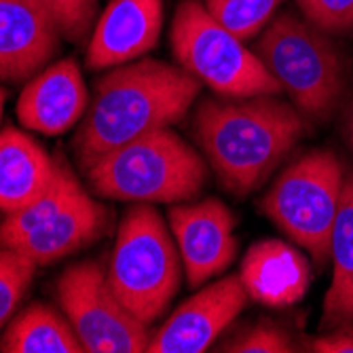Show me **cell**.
<instances>
[{"label":"cell","mask_w":353,"mask_h":353,"mask_svg":"<svg viewBox=\"0 0 353 353\" xmlns=\"http://www.w3.org/2000/svg\"><path fill=\"white\" fill-rule=\"evenodd\" d=\"M201 83L161 59H136L95 81L74 154L87 170L106 152L150 132L176 125L195 104Z\"/></svg>","instance_id":"cell-1"},{"label":"cell","mask_w":353,"mask_h":353,"mask_svg":"<svg viewBox=\"0 0 353 353\" xmlns=\"http://www.w3.org/2000/svg\"><path fill=\"white\" fill-rule=\"evenodd\" d=\"M307 117L275 95L210 98L195 114L205 161L231 195L259 188L307 130Z\"/></svg>","instance_id":"cell-2"},{"label":"cell","mask_w":353,"mask_h":353,"mask_svg":"<svg viewBox=\"0 0 353 353\" xmlns=\"http://www.w3.org/2000/svg\"><path fill=\"white\" fill-rule=\"evenodd\" d=\"M95 195L127 203H182L208 182V163L170 127L127 142L87 170Z\"/></svg>","instance_id":"cell-3"},{"label":"cell","mask_w":353,"mask_h":353,"mask_svg":"<svg viewBox=\"0 0 353 353\" xmlns=\"http://www.w3.org/2000/svg\"><path fill=\"white\" fill-rule=\"evenodd\" d=\"M106 275L119 301L146 326L168 311L182 281V259L154 205L134 203L125 212Z\"/></svg>","instance_id":"cell-4"},{"label":"cell","mask_w":353,"mask_h":353,"mask_svg":"<svg viewBox=\"0 0 353 353\" xmlns=\"http://www.w3.org/2000/svg\"><path fill=\"white\" fill-rule=\"evenodd\" d=\"M256 53L307 119L326 121L332 114L343 95L345 74L328 32L307 17L281 13L261 32Z\"/></svg>","instance_id":"cell-5"},{"label":"cell","mask_w":353,"mask_h":353,"mask_svg":"<svg viewBox=\"0 0 353 353\" xmlns=\"http://www.w3.org/2000/svg\"><path fill=\"white\" fill-rule=\"evenodd\" d=\"M170 41L178 66L220 98L281 93V85L259 53L218 23L199 0H184L178 5Z\"/></svg>","instance_id":"cell-6"},{"label":"cell","mask_w":353,"mask_h":353,"mask_svg":"<svg viewBox=\"0 0 353 353\" xmlns=\"http://www.w3.org/2000/svg\"><path fill=\"white\" fill-rule=\"evenodd\" d=\"M343 163L330 150H313L285 168L263 197V212L303 248L315 265H328L339 216Z\"/></svg>","instance_id":"cell-7"},{"label":"cell","mask_w":353,"mask_h":353,"mask_svg":"<svg viewBox=\"0 0 353 353\" xmlns=\"http://www.w3.org/2000/svg\"><path fill=\"white\" fill-rule=\"evenodd\" d=\"M57 301L85 353L148 349V326L119 301L102 265L85 261L63 271L57 279Z\"/></svg>","instance_id":"cell-8"},{"label":"cell","mask_w":353,"mask_h":353,"mask_svg":"<svg viewBox=\"0 0 353 353\" xmlns=\"http://www.w3.org/2000/svg\"><path fill=\"white\" fill-rule=\"evenodd\" d=\"M239 275H224L184 301L148 343V353H203L245 309Z\"/></svg>","instance_id":"cell-9"},{"label":"cell","mask_w":353,"mask_h":353,"mask_svg":"<svg viewBox=\"0 0 353 353\" xmlns=\"http://www.w3.org/2000/svg\"><path fill=\"white\" fill-rule=\"evenodd\" d=\"M170 229L190 285H203L224 273L237 254L235 216L220 199L174 203Z\"/></svg>","instance_id":"cell-10"},{"label":"cell","mask_w":353,"mask_h":353,"mask_svg":"<svg viewBox=\"0 0 353 353\" xmlns=\"http://www.w3.org/2000/svg\"><path fill=\"white\" fill-rule=\"evenodd\" d=\"M163 30V0H110L85 53L89 70H110L144 57Z\"/></svg>","instance_id":"cell-11"},{"label":"cell","mask_w":353,"mask_h":353,"mask_svg":"<svg viewBox=\"0 0 353 353\" xmlns=\"http://www.w3.org/2000/svg\"><path fill=\"white\" fill-rule=\"evenodd\" d=\"M89 100L79 63L68 57L49 63L23 85L15 112L26 130L61 136L85 117Z\"/></svg>","instance_id":"cell-12"},{"label":"cell","mask_w":353,"mask_h":353,"mask_svg":"<svg viewBox=\"0 0 353 353\" xmlns=\"http://www.w3.org/2000/svg\"><path fill=\"white\" fill-rule=\"evenodd\" d=\"M61 34L34 0H0V83H28L57 55Z\"/></svg>","instance_id":"cell-13"},{"label":"cell","mask_w":353,"mask_h":353,"mask_svg":"<svg viewBox=\"0 0 353 353\" xmlns=\"http://www.w3.org/2000/svg\"><path fill=\"white\" fill-rule=\"evenodd\" d=\"M239 279L252 301L283 309L307 294L311 269L299 248L279 239H265L245 252Z\"/></svg>","instance_id":"cell-14"},{"label":"cell","mask_w":353,"mask_h":353,"mask_svg":"<svg viewBox=\"0 0 353 353\" xmlns=\"http://www.w3.org/2000/svg\"><path fill=\"white\" fill-rule=\"evenodd\" d=\"M106 218V208L95 201L87 190H81L51 220L5 248L17 250L37 267H45L93 243L102 235Z\"/></svg>","instance_id":"cell-15"},{"label":"cell","mask_w":353,"mask_h":353,"mask_svg":"<svg viewBox=\"0 0 353 353\" xmlns=\"http://www.w3.org/2000/svg\"><path fill=\"white\" fill-rule=\"evenodd\" d=\"M57 161L21 130L0 132V212H19L49 186Z\"/></svg>","instance_id":"cell-16"},{"label":"cell","mask_w":353,"mask_h":353,"mask_svg":"<svg viewBox=\"0 0 353 353\" xmlns=\"http://www.w3.org/2000/svg\"><path fill=\"white\" fill-rule=\"evenodd\" d=\"M332 281L324 299V328L353 326V174L345 178L343 199L330 243Z\"/></svg>","instance_id":"cell-17"},{"label":"cell","mask_w":353,"mask_h":353,"mask_svg":"<svg viewBox=\"0 0 353 353\" xmlns=\"http://www.w3.org/2000/svg\"><path fill=\"white\" fill-rule=\"evenodd\" d=\"M0 353H85L66 315L34 303L11 322L0 336Z\"/></svg>","instance_id":"cell-18"},{"label":"cell","mask_w":353,"mask_h":353,"mask_svg":"<svg viewBox=\"0 0 353 353\" xmlns=\"http://www.w3.org/2000/svg\"><path fill=\"white\" fill-rule=\"evenodd\" d=\"M81 190L85 188L81 186L72 170L63 161H57L55 176L41 195L26 208H21L19 212L7 214L3 218V222H0V245H9L11 241L19 239L21 235L30 233L32 229H37L47 220H51L59 210L66 208Z\"/></svg>","instance_id":"cell-19"},{"label":"cell","mask_w":353,"mask_h":353,"mask_svg":"<svg viewBox=\"0 0 353 353\" xmlns=\"http://www.w3.org/2000/svg\"><path fill=\"white\" fill-rule=\"evenodd\" d=\"M283 0H205L212 17L241 41L259 37L273 21Z\"/></svg>","instance_id":"cell-20"},{"label":"cell","mask_w":353,"mask_h":353,"mask_svg":"<svg viewBox=\"0 0 353 353\" xmlns=\"http://www.w3.org/2000/svg\"><path fill=\"white\" fill-rule=\"evenodd\" d=\"M37 265L17 250L0 245V332L15 315L30 281L34 279Z\"/></svg>","instance_id":"cell-21"},{"label":"cell","mask_w":353,"mask_h":353,"mask_svg":"<svg viewBox=\"0 0 353 353\" xmlns=\"http://www.w3.org/2000/svg\"><path fill=\"white\" fill-rule=\"evenodd\" d=\"M53 19L61 39L81 43L93 28L100 0H34Z\"/></svg>","instance_id":"cell-22"},{"label":"cell","mask_w":353,"mask_h":353,"mask_svg":"<svg viewBox=\"0 0 353 353\" xmlns=\"http://www.w3.org/2000/svg\"><path fill=\"white\" fill-rule=\"evenodd\" d=\"M220 351L229 353H292L294 343L283 328L263 322L256 324L248 330H243L239 336H233L227 341Z\"/></svg>","instance_id":"cell-23"},{"label":"cell","mask_w":353,"mask_h":353,"mask_svg":"<svg viewBox=\"0 0 353 353\" xmlns=\"http://www.w3.org/2000/svg\"><path fill=\"white\" fill-rule=\"evenodd\" d=\"M303 15L328 34L353 32V0H299Z\"/></svg>","instance_id":"cell-24"},{"label":"cell","mask_w":353,"mask_h":353,"mask_svg":"<svg viewBox=\"0 0 353 353\" xmlns=\"http://www.w3.org/2000/svg\"><path fill=\"white\" fill-rule=\"evenodd\" d=\"M309 349L315 353H353V326L330 328L328 334L313 339Z\"/></svg>","instance_id":"cell-25"},{"label":"cell","mask_w":353,"mask_h":353,"mask_svg":"<svg viewBox=\"0 0 353 353\" xmlns=\"http://www.w3.org/2000/svg\"><path fill=\"white\" fill-rule=\"evenodd\" d=\"M347 138H349V144L353 148V98H351V104L347 108Z\"/></svg>","instance_id":"cell-26"},{"label":"cell","mask_w":353,"mask_h":353,"mask_svg":"<svg viewBox=\"0 0 353 353\" xmlns=\"http://www.w3.org/2000/svg\"><path fill=\"white\" fill-rule=\"evenodd\" d=\"M3 108H5V91L0 89V119H3Z\"/></svg>","instance_id":"cell-27"}]
</instances>
